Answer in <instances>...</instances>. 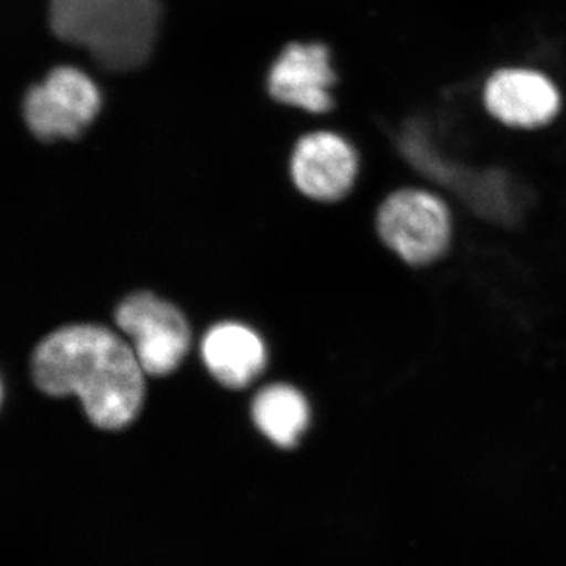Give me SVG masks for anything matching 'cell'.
<instances>
[{"label": "cell", "mask_w": 566, "mask_h": 566, "mask_svg": "<svg viewBox=\"0 0 566 566\" xmlns=\"http://www.w3.org/2000/svg\"><path fill=\"white\" fill-rule=\"evenodd\" d=\"M115 323L128 338L145 375L174 374L191 348V327L180 308L156 294L142 292L126 297Z\"/></svg>", "instance_id": "obj_4"}, {"label": "cell", "mask_w": 566, "mask_h": 566, "mask_svg": "<svg viewBox=\"0 0 566 566\" xmlns=\"http://www.w3.org/2000/svg\"><path fill=\"white\" fill-rule=\"evenodd\" d=\"M202 359L212 378L227 389L251 386L266 368V346L262 337L241 323L214 324L202 342Z\"/></svg>", "instance_id": "obj_9"}, {"label": "cell", "mask_w": 566, "mask_h": 566, "mask_svg": "<svg viewBox=\"0 0 566 566\" xmlns=\"http://www.w3.org/2000/svg\"><path fill=\"white\" fill-rule=\"evenodd\" d=\"M375 230L395 262L409 270H427L449 255L455 240V218L438 192L403 186L379 203Z\"/></svg>", "instance_id": "obj_3"}, {"label": "cell", "mask_w": 566, "mask_h": 566, "mask_svg": "<svg viewBox=\"0 0 566 566\" xmlns=\"http://www.w3.org/2000/svg\"><path fill=\"white\" fill-rule=\"evenodd\" d=\"M359 156L345 137L331 132L307 134L292 156V178L300 192L316 202L333 203L352 192Z\"/></svg>", "instance_id": "obj_7"}, {"label": "cell", "mask_w": 566, "mask_h": 566, "mask_svg": "<svg viewBox=\"0 0 566 566\" xmlns=\"http://www.w3.org/2000/svg\"><path fill=\"white\" fill-rule=\"evenodd\" d=\"M32 378L50 397L76 395L102 430L129 427L145 400V371L132 345L99 324H71L44 337L32 354Z\"/></svg>", "instance_id": "obj_1"}, {"label": "cell", "mask_w": 566, "mask_h": 566, "mask_svg": "<svg viewBox=\"0 0 566 566\" xmlns=\"http://www.w3.org/2000/svg\"><path fill=\"white\" fill-rule=\"evenodd\" d=\"M483 106L504 126L536 129L557 117L562 95L554 81L542 71L505 66L491 73L483 85Z\"/></svg>", "instance_id": "obj_6"}, {"label": "cell", "mask_w": 566, "mask_h": 566, "mask_svg": "<svg viewBox=\"0 0 566 566\" xmlns=\"http://www.w3.org/2000/svg\"><path fill=\"white\" fill-rule=\"evenodd\" d=\"M311 405L300 389L290 385L263 387L252 401V420L273 444L293 449L311 424Z\"/></svg>", "instance_id": "obj_10"}, {"label": "cell", "mask_w": 566, "mask_h": 566, "mask_svg": "<svg viewBox=\"0 0 566 566\" xmlns=\"http://www.w3.org/2000/svg\"><path fill=\"white\" fill-rule=\"evenodd\" d=\"M158 0H51V29L85 48L104 70L132 71L150 57L158 32Z\"/></svg>", "instance_id": "obj_2"}, {"label": "cell", "mask_w": 566, "mask_h": 566, "mask_svg": "<svg viewBox=\"0 0 566 566\" xmlns=\"http://www.w3.org/2000/svg\"><path fill=\"white\" fill-rule=\"evenodd\" d=\"M99 104L91 77L73 66H59L28 92L24 117L36 139H76L98 114Z\"/></svg>", "instance_id": "obj_5"}, {"label": "cell", "mask_w": 566, "mask_h": 566, "mask_svg": "<svg viewBox=\"0 0 566 566\" xmlns=\"http://www.w3.org/2000/svg\"><path fill=\"white\" fill-rule=\"evenodd\" d=\"M337 82L329 50L319 43H292L282 51L268 77V91L275 102L324 114L333 107L331 88Z\"/></svg>", "instance_id": "obj_8"}]
</instances>
